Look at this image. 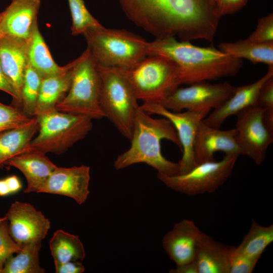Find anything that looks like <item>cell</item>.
<instances>
[{"instance_id": "7c38bea8", "label": "cell", "mask_w": 273, "mask_h": 273, "mask_svg": "<svg viewBox=\"0 0 273 273\" xmlns=\"http://www.w3.org/2000/svg\"><path fill=\"white\" fill-rule=\"evenodd\" d=\"M235 87L228 82L217 84L197 82L186 87L177 88L160 105L173 112L214 109L233 95Z\"/></svg>"}, {"instance_id": "603a6c76", "label": "cell", "mask_w": 273, "mask_h": 273, "mask_svg": "<svg viewBox=\"0 0 273 273\" xmlns=\"http://www.w3.org/2000/svg\"><path fill=\"white\" fill-rule=\"evenodd\" d=\"M27 54L29 63L42 78L63 73L71 67L74 62L73 60L62 67L54 61L39 30L38 23L27 41Z\"/></svg>"}, {"instance_id": "52a82bcc", "label": "cell", "mask_w": 273, "mask_h": 273, "mask_svg": "<svg viewBox=\"0 0 273 273\" xmlns=\"http://www.w3.org/2000/svg\"><path fill=\"white\" fill-rule=\"evenodd\" d=\"M38 134L30 143V150L61 154L91 130L92 119L84 115L54 110L35 116Z\"/></svg>"}, {"instance_id": "277c9868", "label": "cell", "mask_w": 273, "mask_h": 273, "mask_svg": "<svg viewBox=\"0 0 273 273\" xmlns=\"http://www.w3.org/2000/svg\"><path fill=\"white\" fill-rule=\"evenodd\" d=\"M82 34L91 54L101 66L129 69L148 56L149 42L124 29L101 26L88 29Z\"/></svg>"}, {"instance_id": "ffe728a7", "label": "cell", "mask_w": 273, "mask_h": 273, "mask_svg": "<svg viewBox=\"0 0 273 273\" xmlns=\"http://www.w3.org/2000/svg\"><path fill=\"white\" fill-rule=\"evenodd\" d=\"M5 164L20 170L24 175L27 186L25 193H37L51 174L57 168L46 154L29 150L9 159Z\"/></svg>"}, {"instance_id": "cb8c5ba5", "label": "cell", "mask_w": 273, "mask_h": 273, "mask_svg": "<svg viewBox=\"0 0 273 273\" xmlns=\"http://www.w3.org/2000/svg\"><path fill=\"white\" fill-rule=\"evenodd\" d=\"M37 118L24 126L0 132V167L11 158L30 150L29 145L38 131Z\"/></svg>"}, {"instance_id": "f6af8a7d", "label": "cell", "mask_w": 273, "mask_h": 273, "mask_svg": "<svg viewBox=\"0 0 273 273\" xmlns=\"http://www.w3.org/2000/svg\"><path fill=\"white\" fill-rule=\"evenodd\" d=\"M6 219H7V218H6L5 216H4V217H0V223H1L2 221H4V220H6Z\"/></svg>"}, {"instance_id": "7a4b0ae2", "label": "cell", "mask_w": 273, "mask_h": 273, "mask_svg": "<svg viewBox=\"0 0 273 273\" xmlns=\"http://www.w3.org/2000/svg\"><path fill=\"white\" fill-rule=\"evenodd\" d=\"M148 55L165 57L173 61L181 84L190 85L235 76L243 65L242 59L213 47L197 46L173 36L156 38L149 42Z\"/></svg>"}, {"instance_id": "d590c367", "label": "cell", "mask_w": 273, "mask_h": 273, "mask_svg": "<svg viewBox=\"0 0 273 273\" xmlns=\"http://www.w3.org/2000/svg\"><path fill=\"white\" fill-rule=\"evenodd\" d=\"M248 0H216L215 8L218 14L221 16L231 15L243 8Z\"/></svg>"}, {"instance_id": "ba28073f", "label": "cell", "mask_w": 273, "mask_h": 273, "mask_svg": "<svg viewBox=\"0 0 273 273\" xmlns=\"http://www.w3.org/2000/svg\"><path fill=\"white\" fill-rule=\"evenodd\" d=\"M100 93L98 64L87 47L74 67L69 91L56 110L101 119L105 115L99 103Z\"/></svg>"}, {"instance_id": "b9f144b4", "label": "cell", "mask_w": 273, "mask_h": 273, "mask_svg": "<svg viewBox=\"0 0 273 273\" xmlns=\"http://www.w3.org/2000/svg\"><path fill=\"white\" fill-rule=\"evenodd\" d=\"M1 13H0V40L4 36H5L4 32L2 30V29L1 28Z\"/></svg>"}, {"instance_id": "ab89813d", "label": "cell", "mask_w": 273, "mask_h": 273, "mask_svg": "<svg viewBox=\"0 0 273 273\" xmlns=\"http://www.w3.org/2000/svg\"><path fill=\"white\" fill-rule=\"evenodd\" d=\"M5 180L8 185L10 194L15 193L20 191L22 185L19 178L15 175L6 177Z\"/></svg>"}, {"instance_id": "5b68a950", "label": "cell", "mask_w": 273, "mask_h": 273, "mask_svg": "<svg viewBox=\"0 0 273 273\" xmlns=\"http://www.w3.org/2000/svg\"><path fill=\"white\" fill-rule=\"evenodd\" d=\"M98 68L100 78L99 103L105 117L130 140L135 115L140 108L133 88L122 68L98 64Z\"/></svg>"}, {"instance_id": "8d00e7d4", "label": "cell", "mask_w": 273, "mask_h": 273, "mask_svg": "<svg viewBox=\"0 0 273 273\" xmlns=\"http://www.w3.org/2000/svg\"><path fill=\"white\" fill-rule=\"evenodd\" d=\"M0 90L4 91L13 98V103L11 105L18 108V98L14 89V87L5 74L1 64L0 61Z\"/></svg>"}, {"instance_id": "4316f807", "label": "cell", "mask_w": 273, "mask_h": 273, "mask_svg": "<svg viewBox=\"0 0 273 273\" xmlns=\"http://www.w3.org/2000/svg\"><path fill=\"white\" fill-rule=\"evenodd\" d=\"M273 242V225L263 226L252 220L250 229L235 250L247 256L259 259Z\"/></svg>"}, {"instance_id": "e575fe53", "label": "cell", "mask_w": 273, "mask_h": 273, "mask_svg": "<svg viewBox=\"0 0 273 273\" xmlns=\"http://www.w3.org/2000/svg\"><path fill=\"white\" fill-rule=\"evenodd\" d=\"M259 259L237 252L231 246L229 257V273H251Z\"/></svg>"}, {"instance_id": "d4e9b609", "label": "cell", "mask_w": 273, "mask_h": 273, "mask_svg": "<svg viewBox=\"0 0 273 273\" xmlns=\"http://www.w3.org/2000/svg\"><path fill=\"white\" fill-rule=\"evenodd\" d=\"M218 49L233 57L248 60L253 63H263L273 66V42L257 43L245 39L235 42H224Z\"/></svg>"}, {"instance_id": "9c48e42d", "label": "cell", "mask_w": 273, "mask_h": 273, "mask_svg": "<svg viewBox=\"0 0 273 273\" xmlns=\"http://www.w3.org/2000/svg\"><path fill=\"white\" fill-rule=\"evenodd\" d=\"M239 156L225 155L220 161L197 164L187 173L174 175L157 173V177L171 189L189 196L215 192L231 175Z\"/></svg>"}, {"instance_id": "d6a6232c", "label": "cell", "mask_w": 273, "mask_h": 273, "mask_svg": "<svg viewBox=\"0 0 273 273\" xmlns=\"http://www.w3.org/2000/svg\"><path fill=\"white\" fill-rule=\"evenodd\" d=\"M257 106L263 109L264 120L273 122V76L262 84L258 97Z\"/></svg>"}, {"instance_id": "8fae6325", "label": "cell", "mask_w": 273, "mask_h": 273, "mask_svg": "<svg viewBox=\"0 0 273 273\" xmlns=\"http://www.w3.org/2000/svg\"><path fill=\"white\" fill-rule=\"evenodd\" d=\"M237 116L236 139L242 155L248 156L256 164L260 165L273 142V133L264 121L263 109L258 106L250 107Z\"/></svg>"}, {"instance_id": "7402d4cb", "label": "cell", "mask_w": 273, "mask_h": 273, "mask_svg": "<svg viewBox=\"0 0 273 273\" xmlns=\"http://www.w3.org/2000/svg\"><path fill=\"white\" fill-rule=\"evenodd\" d=\"M79 60L63 73L42 78L34 116L56 110V106L67 95L71 85L74 68Z\"/></svg>"}, {"instance_id": "5bb4252c", "label": "cell", "mask_w": 273, "mask_h": 273, "mask_svg": "<svg viewBox=\"0 0 273 273\" xmlns=\"http://www.w3.org/2000/svg\"><path fill=\"white\" fill-rule=\"evenodd\" d=\"M89 180L90 168L88 166L57 167L37 193L67 196L81 205L89 194Z\"/></svg>"}, {"instance_id": "f546056e", "label": "cell", "mask_w": 273, "mask_h": 273, "mask_svg": "<svg viewBox=\"0 0 273 273\" xmlns=\"http://www.w3.org/2000/svg\"><path fill=\"white\" fill-rule=\"evenodd\" d=\"M72 17L71 33L83 34L88 29L102 26L87 9L84 0H68Z\"/></svg>"}, {"instance_id": "4fadbf2b", "label": "cell", "mask_w": 273, "mask_h": 273, "mask_svg": "<svg viewBox=\"0 0 273 273\" xmlns=\"http://www.w3.org/2000/svg\"><path fill=\"white\" fill-rule=\"evenodd\" d=\"M5 216L9 222L10 235L21 248L41 242L51 228L49 219L29 203L14 202Z\"/></svg>"}, {"instance_id": "e0dca14e", "label": "cell", "mask_w": 273, "mask_h": 273, "mask_svg": "<svg viewBox=\"0 0 273 273\" xmlns=\"http://www.w3.org/2000/svg\"><path fill=\"white\" fill-rule=\"evenodd\" d=\"M40 0H12L1 13V26L5 36L27 41L35 25Z\"/></svg>"}, {"instance_id": "7bdbcfd3", "label": "cell", "mask_w": 273, "mask_h": 273, "mask_svg": "<svg viewBox=\"0 0 273 273\" xmlns=\"http://www.w3.org/2000/svg\"><path fill=\"white\" fill-rule=\"evenodd\" d=\"M213 7L215 8V4L216 0H207ZM216 9V8H215ZM217 12V11H216Z\"/></svg>"}, {"instance_id": "ee69618b", "label": "cell", "mask_w": 273, "mask_h": 273, "mask_svg": "<svg viewBox=\"0 0 273 273\" xmlns=\"http://www.w3.org/2000/svg\"><path fill=\"white\" fill-rule=\"evenodd\" d=\"M4 264L0 262V273H3Z\"/></svg>"}, {"instance_id": "1f68e13d", "label": "cell", "mask_w": 273, "mask_h": 273, "mask_svg": "<svg viewBox=\"0 0 273 273\" xmlns=\"http://www.w3.org/2000/svg\"><path fill=\"white\" fill-rule=\"evenodd\" d=\"M21 249L10 235L8 220L2 221L0 223V262L5 264L9 258Z\"/></svg>"}, {"instance_id": "30bf717a", "label": "cell", "mask_w": 273, "mask_h": 273, "mask_svg": "<svg viewBox=\"0 0 273 273\" xmlns=\"http://www.w3.org/2000/svg\"><path fill=\"white\" fill-rule=\"evenodd\" d=\"M140 108L149 115L157 114L167 118L173 125L178 136L182 152L178 161L179 174L188 172L197 164L194 156V146L200 123L210 113V109L173 112L157 103H143Z\"/></svg>"}, {"instance_id": "6da1fadb", "label": "cell", "mask_w": 273, "mask_h": 273, "mask_svg": "<svg viewBox=\"0 0 273 273\" xmlns=\"http://www.w3.org/2000/svg\"><path fill=\"white\" fill-rule=\"evenodd\" d=\"M135 25L156 38L212 42L220 17L207 0H118Z\"/></svg>"}, {"instance_id": "8992f818", "label": "cell", "mask_w": 273, "mask_h": 273, "mask_svg": "<svg viewBox=\"0 0 273 273\" xmlns=\"http://www.w3.org/2000/svg\"><path fill=\"white\" fill-rule=\"evenodd\" d=\"M122 70L143 103L160 104L181 84L175 64L161 56H148L133 67Z\"/></svg>"}, {"instance_id": "f1b7e54d", "label": "cell", "mask_w": 273, "mask_h": 273, "mask_svg": "<svg viewBox=\"0 0 273 273\" xmlns=\"http://www.w3.org/2000/svg\"><path fill=\"white\" fill-rule=\"evenodd\" d=\"M42 79L28 62L21 93V110L28 117H34Z\"/></svg>"}, {"instance_id": "ac0fdd59", "label": "cell", "mask_w": 273, "mask_h": 273, "mask_svg": "<svg viewBox=\"0 0 273 273\" xmlns=\"http://www.w3.org/2000/svg\"><path fill=\"white\" fill-rule=\"evenodd\" d=\"M273 76V66L268 67L267 73L255 82L236 87L233 95L202 120L206 124L219 128L231 116L237 115L243 110L257 106L258 94L264 82Z\"/></svg>"}, {"instance_id": "83f0119b", "label": "cell", "mask_w": 273, "mask_h": 273, "mask_svg": "<svg viewBox=\"0 0 273 273\" xmlns=\"http://www.w3.org/2000/svg\"><path fill=\"white\" fill-rule=\"evenodd\" d=\"M41 242H33L22 247L5 262L3 273H44L39 264V253Z\"/></svg>"}, {"instance_id": "60d3db41", "label": "cell", "mask_w": 273, "mask_h": 273, "mask_svg": "<svg viewBox=\"0 0 273 273\" xmlns=\"http://www.w3.org/2000/svg\"><path fill=\"white\" fill-rule=\"evenodd\" d=\"M10 194L5 179H0V196H6Z\"/></svg>"}, {"instance_id": "74e56055", "label": "cell", "mask_w": 273, "mask_h": 273, "mask_svg": "<svg viewBox=\"0 0 273 273\" xmlns=\"http://www.w3.org/2000/svg\"><path fill=\"white\" fill-rule=\"evenodd\" d=\"M56 273H82L85 270L84 265L77 261H71L55 267Z\"/></svg>"}, {"instance_id": "f35d334b", "label": "cell", "mask_w": 273, "mask_h": 273, "mask_svg": "<svg viewBox=\"0 0 273 273\" xmlns=\"http://www.w3.org/2000/svg\"><path fill=\"white\" fill-rule=\"evenodd\" d=\"M170 273H198L196 262L193 261L180 265L169 271Z\"/></svg>"}, {"instance_id": "836d02e7", "label": "cell", "mask_w": 273, "mask_h": 273, "mask_svg": "<svg viewBox=\"0 0 273 273\" xmlns=\"http://www.w3.org/2000/svg\"><path fill=\"white\" fill-rule=\"evenodd\" d=\"M245 39L257 43L273 42L272 13L259 18L256 29Z\"/></svg>"}, {"instance_id": "484cf974", "label": "cell", "mask_w": 273, "mask_h": 273, "mask_svg": "<svg viewBox=\"0 0 273 273\" xmlns=\"http://www.w3.org/2000/svg\"><path fill=\"white\" fill-rule=\"evenodd\" d=\"M49 246L55 267L71 261L83 260L85 256L84 246L79 237L63 230L54 233Z\"/></svg>"}, {"instance_id": "44dd1931", "label": "cell", "mask_w": 273, "mask_h": 273, "mask_svg": "<svg viewBox=\"0 0 273 273\" xmlns=\"http://www.w3.org/2000/svg\"><path fill=\"white\" fill-rule=\"evenodd\" d=\"M231 249L203 233L195 257L198 273H229Z\"/></svg>"}, {"instance_id": "d6986e66", "label": "cell", "mask_w": 273, "mask_h": 273, "mask_svg": "<svg viewBox=\"0 0 273 273\" xmlns=\"http://www.w3.org/2000/svg\"><path fill=\"white\" fill-rule=\"evenodd\" d=\"M0 61L3 70L16 94L21 110V93L28 63L27 41L4 36L0 40Z\"/></svg>"}, {"instance_id": "4dcf8cb0", "label": "cell", "mask_w": 273, "mask_h": 273, "mask_svg": "<svg viewBox=\"0 0 273 273\" xmlns=\"http://www.w3.org/2000/svg\"><path fill=\"white\" fill-rule=\"evenodd\" d=\"M33 118L27 116L15 106L0 102V132L24 126L30 123Z\"/></svg>"}, {"instance_id": "9a60e30c", "label": "cell", "mask_w": 273, "mask_h": 273, "mask_svg": "<svg viewBox=\"0 0 273 273\" xmlns=\"http://www.w3.org/2000/svg\"><path fill=\"white\" fill-rule=\"evenodd\" d=\"M237 133L235 128L222 130L209 126L202 121L194 146V156L197 164L215 160L214 155L218 151L225 155H242L236 139Z\"/></svg>"}, {"instance_id": "3957f363", "label": "cell", "mask_w": 273, "mask_h": 273, "mask_svg": "<svg viewBox=\"0 0 273 273\" xmlns=\"http://www.w3.org/2000/svg\"><path fill=\"white\" fill-rule=\"evenodd\" d=\"M164 139L172 142L181 149L172 123L165 117H152L140 106L134 119L130 146L117 156L114 167L119 170L136 163H144L159 173L169 176L179 174L178 163L167 160L162 154L161 142Z\"/></svg>"}, {"instance_id": "2e32d148", "label": "cell", "mask_w": 273, "mask_h": 273, "mask_svg": "<svg viewBox=\"0 0 273 273\" xmlns=\"http://www.w3.org/2000/svg\"><path fill=\"white\" fill-rule=\"evenodd\" d=\"M202 232L190 220L185 219L175 223L162 239V246L170 259L176 266L195 260L197 245Z\"/></svg>"}]
</instances>
